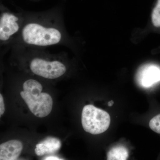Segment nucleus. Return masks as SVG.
Masks as SVG:
<instances>
[{
    "instance_id": "obj_1",
    "label": "nucleus",
    "mask_w": 160,
    "mask_h": 160,
    "mask_svg": "<svg viewBox=\"0 0 160 160\" xmlns=\"http://www.w3.org/2000/svg\"><path fill=\"white\" fill-rule=\"evenodd\" d=\"M24 12L25 22L15 44L42 48L61 45L74 50V40L66 29L62 12Z\"/></svg>"
},
{
    "instance_id": "obj_2",
    "label": "nucleus",
    "mask_w": 160,
    "mask_h": 160,
    "mask_svg": "<svg viewBox=\"0 0 160 160\" xmlns=\"http://www.w3.org/2000/svg\"><path fill=\"white\" fill-rule=\"evenodd\" d=\"M12 56L27 60L29 70L37 76L54 80L64 75L67 66L63 62V53L52 54L46 48L15 44L10 49Z\"/></svg>"
},
{
    "instance_id": "obj_3",
    "label": "nucleus",
    "mask_w": 160,
    "mask_h": 160,
    "mask_svg": "<svg viewBox=\"0 0 160 160\" xmlns=\"http://www.w3.org/2000/svg\"><path fill=\"white\" fill-rule=\"evenodd\" d=\"M42 84L37 80L29 79L23 83V91L20 92L30 111L40 118L46 117L49 114L53 104L50 95L42 92Z\"/></svg>"
},
{
    "instance_id": "obj_4",
    "label": "nucleus",
    "mask_w": 160,
    "mask_h": 160,
    "mask_svg": "<svg viewBox=\"0 0 160 160\" xmlns=\"http://www.w3.org/2000/svg\"><path fill=\"white\" fill-rule=\"evenodd\" d=\"M24 12H14L1 8L0 12V46L1 52L10 50L22 29Z\"/></svg>"
},
{
    "instance_id": "obj_5",
    "label": "nucleus",
    "mask_w": 160,
    "mask_h": 160,
    "mask_svg": "<svg viewBox=\"0 0 160 160\" xmlns=\"http://www.w3.org/2000/svg\"><path fill=\"white\" fill-rule=\"evenodd\" d=\"M82 123L86 132L94 135L101 134L109 128L110 116L106 112L93 105H86L82 112Z\"/></svg>"
},
{
    "instance_id": "obj_6",
    "label": "nucleus",
    "mask_w": 160,
    "mask_h": 160,
    "mask_svg": "<svg viewBox=\"0 0 160 160\" xmlns=\"http://www.w3.org/2000/svg\"><path fill=\"white\" fill-rule=\"evenodd\" d=\"M137 80L142 87H150L160 81V68L151 64L143 66L138 72Z\"/></svg>"
},
{
    "instance_id": "obj_7",
    "label": "nucleus",
    "mask_w": 160,
    "mask_h": 160,
    "mask_svg": "<svg viewBox=\"0 0 160 160\" xmlns=\"http://www.w3.org/2000/svg\"><path fill=\"white\" fill-rule=\"evenodd\" d=\"M23 149L22 143L17 140H10L0 145V160H15Z\"/></svg>"
},
{
    "instance_id": "obj_8",
    "label": "nucleus",
    "mask_w": 160,
    "mask_h": 160,
    "mask_svg": "<svg viewBox=\"0 0 160 160\" xmlns=\"http://www.w3.org/2000/svg\"><path fill=\"white\" fill-rule=\"evenodd\" d=\"M61 146L62 143L59 139L52 137L47 138L37 144L35 152L38 156L53 154L59 150Z\"/></svg>"
},
{
    "instance_id": "obj_9",
    "label": "nucleus",
    "mask_w": 160,
    "mask_h": 160,
    "mask_svg": "<svg viewBox=\"0 0 160 160\" xmlns=\"http://www.w3.org/2000/svg\"><path fill=\"white\" fill-rule=\"evenodd\" d=\"M129 157V152L126 148L122 146L113 147L107 154L108 160H126Z\"/></svg>"
},
{
    "instance_id": "obj_10",
    "label": "nucleus",
    "mask_w": 160,
    "mask_h": 160,
    "mask_svg": "<svg viewBox=\"0 0 160 160\" xmlns=\"http://www.w3.org/2000/svg\"><path fill=\"white\" fill-rule=\"evenodd\" d=\"M152 22L155 27H160V0H158L157 3L152 10Z\"/></svg>"
},
{
    "instance_id": "obj_11",
    "label": "nucleus",
    "mask_w": 160,
    "mask_h": 160,
    "mask_svg": "<svg viewBox=\"0 0 160 160\" xmlns=\"http://www.w3.org/2000/svg\"><path fill=\"white\" fill-rule=\"evenodd\" d=\"M149 126L152 130L160 134V114L156 116L150 120Z\"/></svg>"
},
{
    "instance_id": "obj_12",
    "label": "nucleus",
    "mask_w": 160,
    "mask_h": 160,
    "mask_svg": "<svg viewBox=\"0 0 160 160\" xmlns=\"http://www.w3.org/2000/svg\"><path fill=\"white\" fill-rule=\"evenodd\" d=\"M5 111V104H4V99L2 94H0V116L1 117Z\"/></svg>"
},
{
    "instance_id": "obj_13",
    "label": "nucleus",
    "mask_w": 160,
    "mask_h": 160,
    "mask_svg": "<svg viewBox=\"0 0 160 160\" xmlns=\"http://www.w3.org/2000/svg\"><path fill=\"white\" fill-rule=\"evenodd\" d=\"M44 160H63L62 159L60 158H59L57 157L53 156H51L47 157L45 158Z\"/></svg>"
},
{
    "instance_id": "obj_14",
    "label": "nucleus",
    "mask_w": 160,
    "mask_h": 160,
    "mask_svg": "<svg viewBox=\"0 0 160 160\" xmlns=\"http://www.w3.org/2000/svg\"><path fill=\"white\" fill-rule=\"evenodd\" d=\"M113 103H114V102H113V101H110V102H108V106H112L113 105Z\"/></svg>"
}]
</instances>
